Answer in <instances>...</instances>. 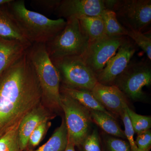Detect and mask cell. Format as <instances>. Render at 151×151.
Listing matches in <instances>:
<instances>
[{"label": "cell", "instance_id": "obj_4", "mask_svg": "<svg viewBox=\"0 0 151 151\" xmlns=\"http://www.w3.org/2000/svg\"><path fill=\"white\" fill-rule=\"evenodd\" d=\"M64 28L45 44L52 61L67 57L81 56L89 43V38L76 18L66 19Z\"/></svg>", "mask_w": 151, "mask_h": 151}, {"label": "cell", "instance_id": "obj_5", "mask_svg": "<svg viewBox=\"0 0 151 151\" xmlns=\"http://www.w3.org/2000/svg\"><path fill=\"white\" fill-rule=\"evenodd\" d=\"M104 3L126 29L143 32L151 23V0H104Z\"/></svg>", "mask_w": 151, "mask_h": 151}, {"label": "cell", "instance_id": "obj_11", "mask_svg": "<svg viewBox=\"0 0 151 151\" xmlns=\"http://www.w3.org/2000/svg\"><path fill=\"white\" fill-rule=\"evenodd\" d=\"M105 9L104 0H61L54 12L58 17L66 20L101 16Z\"/></svg>", "mask_w": 151, "mask_h": 151}, {"label": "cell", "instance_id": "obj_1", "mask_svg": "<svg viewBox=\"0 0 151 151\" xmlns=\"http://www.w3.org/2000/svg\"><path fill=\"white\" fill-rule=\"evenodd\" d=\"M26 51L0 76V137L42 102V90Z\"/></svg>", "mask_w": 151, "mask_h": 151}, {"label": "cell", "instance_id": "obj_31", "mask_svg": "<svg viewBox=\"0 0 151 151\" xmlns=\"http://www.w3.org/2000/svg\"><path fill=\"white\" fill-rule=\"evenodd\" d=\"M12 1V0H0V6L9 4Z\"/></svg>", "mask_w": 151, "mask_h": 151}, {"label": "cell", "instance_id": "obj_22", "mask_svg": "<svg viewBox=\"0 0 151 151\" xmlns=\"http://www.w3.org/2000/svg\"><path fill=\"white\" fill-rule=\"evenodd\" d=\"M126 109L135 133L139 134L150 130L151 126L150 116L137 114L130 109L129 106L126 107Z\"/></svg>", "mask_w": 151, "mask_h": 151}, {"label": "cell", "instance_id": "obj_19", "mask_svg": "<svg viewBox=\"0 0 151 151\" xmlns=\"http://www.w3.org/2000/svg\"><path fill=\"white\" fill-rule=\"evenodd\" d=\"M78 19L82 29L89 38V42L106 36L104 22L101 16L82 17Z\"/></svg>", "mask_w": 151, "mask_h": 151}, {"label": "cell", "instance_id": "obj_9", "mask_svg": "<svg viewBox=\"0 0 151 151\" xmlns=\"http://www.w3.org/2000/svg\"><path fill=\"white\" fill-rule=\"evenodd\" d=\"M127 39V36L111 37L105 36L98 40L90 42L81 56V58L97 76Z\"/></svg>", "mask_w": 151, "mask_h": 151}, {"label": "cell", "instance_id": "obj_16", "mask_svg": "<svg viewBox=\"0 0 151 151\" xmlns=\"http://www.w3.org/2000/svg\"><path fill=\"white\" fill-rule=\"evenodd\" d=\"M60 92L73 98L89 110L101 111L112 115L100 104L91 91L86 89H72L60 85Z\"/></svg>", "mask_w": 151, "mask_h": 151}, {"label": "cell", "instance_id": "obj_10", "mask_svg": "<svg viewBox=\"0 0 151 151\" xmlns=\"http://www.w3.org/2000/svg\"><path fill=\"white\" fill-rule=\"evenodd\" d=\"M136 50L135 44L127 38L117 53L108 60L103 70L96 76L98 82L113 85L115 79L127 68Z\"/></svg>", "mask_w": 151, "mask_h": 151}, {"label": "cell", "instance_id": "obj_8", "mask_svg": "<svg viewBox=\"0 0 151 151\" xmlns=\"http://www.w3.org/2000/svg\"><path fill=\"white\" fill-rule=\"evenodd\" d=\"M113 83L132 100L141 99L143 96V87L151 84L150 65L144 61L130 62Z\"/></svg>", "mask_w": 151, "mask_h": 151}, {"label": "cell", "instance_id": "obj_20", "mask_svg": "<svg viewBox=\"0 0 151 151\" xmlns=\"http://www.w3.org/2000/svg\"><path fill=\"white\" fill-rule=\"evenodd\" d=\"M101 16L104 22L106 36L111 37L127 36V29L119 23L113 11L105 9Z\"/></svg>", "mask_w": 151, "mask_h": 151}, {"label": "cell", "instance_id": "obj_17", "mask_svg": "<svg viewBox=\"0 0 151 151\" xmlns=\"http://www.w3.org/2000/svg\"><path fill=\"white\" fill-rule=\"evenodd\" d=\"M68 143L67 128L64 120L59 127L55 130L47 142L36 150L26 151H65Z\"/></svg>", "mask_w": 151, "mask_h": 151}, {"label": "cell", "instance_id": "obj_25", "mask_svg": "<svg viewBox=\"0 0 151 151\" xmlns=\"http://www.w3.org/2000/svg\"><path fill=\"white\" fill-rule=\"evenodd\" d=\"M78 148L80 151H103L97 130L87 135Z\"/></svg>", "mask_w": 151, "mask_h": 151}, {"label": "cell", "instance_id": "obj_12", "mask_svg": "<svg viewBox=\"0 0 151 151\" xmlns=\"http://www.w3.org/2000/svg\"><path fill=\"white\" fill-rule=\"evenodd\" d=\"M56 116L55 113L42 102L22 119L19 125L18 140L22 151H26L32 133L45 120L50 121Z\"/></svg>", "mask_w": 151, "mask_h": 151}, {"label": "cell", "instance_id": "obj_13", "mask_svg": "<svg viewBox=\"0 0 151 151\" xmlns=\"http://www.w3.org/2000/svg\"><path fill=\"white\" fill-rule=\"evenodd\" d=\"M91 92L107 111L118 116H122L128 106L126 95L115 85L98 82Z\"/></svg>", "mask_w": 151, "mask_h": 151}, {"label": "cell", "instance_id": "obj_18", "mask_svg": "<svg viewBox=\"0 0 151 151\" xmlns=\"http://www.w3.org/2000/svg\"><path fill=\"white\" fill-rule=\"evenodd\" d=\"M92 121L109 134L126 139L122 131L112 115L101 111L89 110Z\"/></svg>", "mask_w": 151, "mask_h": 151}, {"label": "cell", "instance_id": "obj_26", "mask_svg": "<svg viewBox=\"0 0 151 151\" xmlns=\"http://www.w3.org/2000/svg\"><path fill=\"white\" fill-rule=\"evenodd\" d=\"M105 144V150L103 149V151H132L128 142L118 138H108Z\"/></svg>", "mask_w": 151, "mask_h": 151}, {"label": "cell", "instance_id": "obj_6", "mask_svg": "<svg viewBox=\"0 0 151 151\" xmlns=\"http://www.w3.org/2000/svg\"><path fill=\"white\" fill-rule=\"evenodd\" d=\"M52 62L59 72L63 86L92 91L98 83L96 75L81 56L67 57Z\"/></svg>", "mask_w": 151, "mask_h": 151}, {"label": "cell", "instance_id": "obj_28", "mask_svg": "<svg viewBox=\"0 0 151 151\" xmlns=\"http://www.w3.org/2000/svg\"><path fill=\"white\" fill-rule=\"evenodd\" d=\"M135 142L137 151H150L151 148L150 130H148L138 134Z\"/></svg>", "mask_w": 151, "mask_h": 151}, {"label": "cell", "instance_id": "obj_23", "mask_svg": "<svg viewBox=\"0 0 151 151\" xmlns=\"http://www.w3.org/2000/svg\"><path fill=\"white\" fill-rule=\"evenodd\" d=\"M127 29V36L134 41L147 55L150 60H151V38L141 32L131 29Z\"/></svg>", "mask_w": 151, "mask_h": 151}, {"label": "cell", "instance_id": "obj_27", "mask_svg": "<svg viewBox=\"0 0 151 151\" xmlns=\"http://www.w3.org/2000/svg\"><path fill=\"white\" fill-rule=\"evenodd\" d=\"M121 117L124 122V128H125V130L124 131V134L126 136V139L128 140V142L129 144L131 150L132 151H137V145L134 139V131L132 127V124L128 116V113L126 111V108Z\"/></svg>", "mask_w": 151, "mask_h": 151}, {"label": "cell", "instance_id": "obj_30", "mask_svg": "<svg viewBox=\"0 0 151 151\" xmlns=\"http://www.w3.org/2000/svg\"><path fill=\"white\" fill-rule=\"evenodd\" d=\"M65 151H76L75 145L73 143L68 140L67 147Z\"/></svg>", "mask_w": 151, "mask_h": 151}, {"label": "cell", "instance_id": "obj_24", "mask_svg": "<svg viewBox=\"0 0 151 151\" xmlns=\"http://www.w3.org/2000/svg\"><path fill=\"white\" fill-rule=\"evenodd\" d=\"M51 126V122L50 120H45L40 124L32 133L25 151L33 150L38 145Z\"/></svg>", "mask_w": 151, "mask_h": 151}, {"label": "cell", "instance_id": "obj_15", "mask_svg": "<svg viewBox=\"0 0 151 151\" xmlns=\"http://www.w3.org/2000/svg\"><path fill=\"white\" fill-rule=\"evenodd\" d=\"M0 37L19 41L29 47L32 45L23 34L7 4L0 6Z\"/></svg>", "mask_w": 151, "mask_h": 151}, {"label": "cell", "instance_id": "obj_29", "mask_svg": "<svg viewBox=\"0 0 151 151\" xmlns=\"http://www.w3.org/2000/svg\"><path fill=\"white\" fill-rule=\"evenodd\" d=\"M60 1H35V2L38 3L40 5L45 7L47 8L52 10L55 11L57 6L58 5Z\"/></svg>", "mask_w": 151, "mask_h": 151}, {"label": "cell", "instance_id": "obj_21", "mask_svg": "<svg viewBox=\"0 0 151 151\" xmlns=\"http://www.w3.org/2000/svg\"><path fill=\"white\" fill-rule=\"evenodd\" d=\"M21 121L0 137V151H22L18 140L19 127Z\"/></svg>", "mask_w": 151, "mask_h": 151}, {"label": "cell", "instance_id": "obj_2", "mask_svg": "<svg viewBox=\"0 0 151 151\" xmlns=\"http://www.w3.org/2000/svg\"><path fill=\"white\" fill-rule=\"evenodd\" d=\"M7 6L23 34L31 44L47 43L66 24L64 19H52L28 9L23 0H12Z\"/></svg>", "mask_w": 151, "mask_h": 151}, {"label": "cell", "instance_id": "obj_7", "mask_svg": "<svg viewBox=\"0 0 151 151\" xmlns=\"http://www.w3.org/2000/svg\"><path fill=\"white\" fill-rule=\"evenodd\" d=\"M60 107L65 114L68 140L78 147L89 134L92 122L90 112L76 100L62 93Z\"/></svg>", "mask_w": 151, "mask_h": 151}, {"label": "cell", "instance_id": "obj_3", "mask_svg": "<svg viewBox=\"0 0 151 151\" xmlns=\"http://www.w3.org/2000/svg\"><path fill=\"white\" fill-rule=\"evenodd\" d=\"M26 52L42 90V103L54 113L61 110L60 76L49 56L45 44H32Z\"/></svg>", "mask_w": 151, "mask_h": 151}, {"label": "cell", "instance_id": "obj_14", "mask_svg": "<svg viewBox=\"0 0 151 151\" xmlns=\"http://www.w3.org/2000/svg\"><path fill=\"white\" fill-rule=\"evenodd\" d=\"M29 47L19 41L0 37V76L24 54Z\"/></svg>", "mask_w": 151, "mask_h": 151}]
</instances>
